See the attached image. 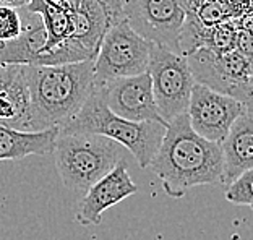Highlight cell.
Instances as JSON below:
<instances>
[{
    "label": "cell",
    "mask_w": 253,
    "mask_h": 240,
    "mask_svg": "<svg viewBox=\"0 0 253 240\" xmlns=\"http://www.w3.org/2000/svg\"><path fill=\"white\" fill-rule=\"evenodd\" d=\"M222 184L229 185L253 169V111L245 107L221 143Z\"/></svg>",
    "instance_id": "4fadbf2b"
},
{
    "label": "cell",
    "mask_w": 253,
    "mask_h": 240,
    "mask_svg": "<svg viewBox=\"0 0 253 240\" xmlns=\"http://www.w3.org/2000/svg\"><path fill=\"white\" fill-rule=\"evenodd\" d=\"M168 125L159 122H131L116 116L94 86L83 107L59 133H93L111 138L136 159L141 169L149 167L163 141Z\"/></svg>",
    "instance_id": "3957f363"
},
{
    "label": "cell",
    "mask_w": 253,
    "mask_h": 240,
    "mask_svg": "<svg viewBox=\"0 0 253 240\" xmlns=\"http://www.w3.org/2000/svg\"><path fill=\"white\" fill-rule=\"evenodd\" d=\"M26 8L41 15L45 31H47V42H45V47L42 50V55L38 64V65H41V60L45 54H49L50 50H54L57 45H60L65 39L72 36V31H73L72 13L55 8L52 5L45 3L44 0H31V2L26 5Z\"/></svg>",
    "instance_id": "9a60e30c"
},
{
    "label": "cell",
    "mask_w": 253,
    "mask_h": 240,
    "mask_svg": "<svg viewBox=\"0 0 253 240\" xmlns=\"http://www.w3.org/2000/svg\"><path fill=\"white\" fill-rule=\"evenodd\" d=\"M149 167L170 198H182L193 187L222 184L221 145L190 127L187 112L172 119Z\"/></svg>",
    "instance_id": "6da1fadb"
},
{
    "label": "cell",
    "mask_w": 253,
    "mask_h": 240,
    "mask_svg": "<svg viewBox=\"0 0 253 240\" xmlns=\"http://www.w3.org/2000/svg\"><path fill=\"white\" fill-rule=\"evenodd\" d=\"M188 8V0H122L124 20L131 30L177 54Z\"/></svg>",
    "instance_id": "ba28073f"
},
{
    "label": "cell",
    "mask_w": 253,
    "mask_h": 240,
    "mask_svg": "<svg viewBox=\"0 0 253 240\" xmlns=\"http://www.w3.org/2000/svg\"><path fill=\"white\" fill-rule=\"evenodd\" d=\"M125 148L111 138L93 133H57L54 161L62 184L75 193H84L125 161Z\"/></svg>",
    "instance_id": "277c9868"
},
{
    "label": "cell",
    "mask_w": 253,
    "mask_h": 240,
    "mask_svg": "<svg viewBox=\"0 0 253 240\" xmlns=\"http://www.w3.org/2000/svg\"><path fill=\"white\" fill-rule=\"evenodd\" d=\"M31 96V131L62 128L94 89V60L25 65Z\"/></svg>",
    "instance_id": "7a4b0ae2"
},
{
    "label": "cell",
    "mask_w": 253,
    "mask_h": 240,
    "mask_svg": "<svg viewBox=\"0 0 253 240\" xmlns=\"http://www.w3.org/2000/svg\"><path fill=\"white\" fill-rule=\"evenodd\" d=\"M245 107H249V109L253 111V86H252V91L249 94V99H247V102H245Z\"/></svg>",
    "instance_id": "603a6c76"
},
{
    "label": "cell",
    "mask_w": 253,
    "mask_h": 240,
    "mask_svg": "<svg viewBox=\"0 0 253 240\" xmlns=\"http://www.w3.org/2000/svg\"><path fill=\"white\" fill-rule=\"evenodd\" d=\"M0 125L31 131V96L21 64L0 62Z\"/></svg>",
    "instance_id": "7c38bea8"
},
{
    "label": "cell",
    "mask_w": 253,
    "mask_h": 240,
    "mask_svg": "<svg viewBox=\"0 0 253 240\" xmlns=\"http://www.w3.org/2000/svg\"><path fill=\"white\" fill-rule=\"evenodd\" d=\"M224 197L229 203L237 206L253 208V169L247 170L227 185Z\"/></svg>",
    "instance_id": "2e32d148"
},
{
    "label": "cell",
    "mask_w": 253,
    "mask_h": 240,
    "mask_svg": "<svg viewBox=\"0 0 253 240\" xmlns=\"http://www.w3.org/2000/svg\"><path fill=\"white\" fill-rule=\"evenodd\" d=\"M195 83L221 94L231 96L245 106L253 86V60L237 49L217 54L210 47H200L187 55Z\"/></svg>",
    "instance_id": "8992f818"
},
{
    "label": "cell",
    "mask_w": 253,
    "mask_h": 240,
    "mask_svg": "<svg viewBox=\"0 0 253 240\" xmlns=\"http://www.w3.org/2000/svg\"><path fill=\"white\" fill-rule=\"evenodd\" d=\"M235 36H237V25H235V20L222 21L219 25L211 28L210 42L206 47L212 49L217 54L229 52V50L235 49Z\"/></svg>",
    "instance_id": "e0dca14e"
},
{
    "label": "cell",
    "mask_w": 253,
    "mask_h": 240,
    "mask_svg": "<svg viewBox=\"0 0 253 240\" xmlns=\"http://www.w3.org/2000/svg\"><path fill=\"white\" fill-rule=\"evenodd\" d=\"M101 93L106 106L116 116L131 122H159L161 119L153 94V83L148 72L135 77H125L94 84Z\"/></svg>",
    "instance_id": "30bf717a"
},
{
    "label": "cell",
    "mask_w": 253,
    "mask_h": 240,
    "mask_svg": "<svg viewBox=\"0 0 253 240\" xmlns=\"http://www.w3.org/2000/svg\"><path fill=\"white\" fill-rule=\"evenodd\" d=\"M23 21L20 8L0 5V45L16 41L21 36Z\"/></svg>",
    "instance_id": "ac0fdd59"
},
{
    "label": "cell",
    "mask_w": 253,
    "mask_h": 240,
    "mask_svg": "<svg viewBox=\"0 0 253 240\" xmlns=\"http://www.w3.org/2000/svg\"><path fill=\"white\" fill-rule=\"evenodd\" d=\"M45 3L52 5V7L59 8V10H63V11H68V13H73V11H77L80 3H82V0H44Z\"/></svg>",
    "instance_id": "ffe728a7"
},
{
    "label": "cell",
    "mask_w": 253,
    "mask_h": 240,
    "mask_svg": "<svg viewBox=\"0 0 253 240\" xmlns=\"http://www.w3.org/2000/svg\"><path fill=\"white\" fill-rule=\"evenodd\" d=\"M244 109L245 106L242 102L231 96L195 83L187 107V116L195 133L221 145Z\"/></svg>",
    "instance_id": "9c48e42d"
},
{
    "label": "cell",
    "mask_w": 253,
    "mask_h": 240,
    "mask_svg": "<svg viewBox=\"0 0 253 240\" xmlns=\"http://www.w3.org/2000/svg\"><path fill=\"white\" fill-rule=\"evenodd\" d=\"M138 187L126 169V162L122 161L106 174L96 184L91 185L80 200L75 221L80 226H97L101 224L102 213L114 204L124 201L130 195H135Z\"/></svg>",
    "instance_id": "8fae6325"
},
{
    "label": "cell",
    "mask_w": 253,
    "mask_h": 240,
    "mask_svg": "<svg viewBox=\"0 0 253 240\" xmlns=\"http://www.w3.org/2000/svg\"><path fill=\"white\" fill-rule=\"evenodd\" d=\"M151 44L125 20L106 31L94 59V84L148 72Z\"/></svg>",
    "instance_id": "52a82bcc"
},
{
    "label": "cell",
    "mask_w": 253,
    "mask_h": 240,
    "mask_svg": "<svg viewBox=\"0 0 253 240\" xmlns=\"http://www.w3.org/2000/svg\"><path fill=\"white\" fill-rule=\"evenodd\" d=\"M148 75L153 83L158 112L166 123L187 112L195 80L185 55L153 42Z\"/></svg>",
    "instance_id": "5b68a950"
},
{
    "label": "cell",
    "mask_w": 253,
    "mask_h": 240,
    "mask_svg": "<svg viewBox=\"0 0 253 240\" xmlns=\"http://www.w3.org/2000/svg\"><path fill=\"white\" fill-rule=\"evenodd\" d=\"M31 0H0V5H8V7H13V8H21V7H26Z\"/></svg>",
    "instance_id": "7402d4cb"
},
{
    "label": "cell",
    "mask_w": 253,
    "mask_h": 240,
    "mask_svg": "<svg viewBox=\"0 0 253 240\" xmlns=\"http://www.w3.org/2000/svg\"><path fill=\"white\" fill-rule=\"evenodd\" d=\"M235 25H237L239 30H244L247 33L253 34V15H247V16H242L240 20H235Z\"/></svg>",
    "instance_id": "44dd1931"
},
{
    "label": "cell",
    "mask_w": 253,
    "mask_h": 240,
    "mask_svg": "<svg viewBox=\"0 0 253 240\" xmlns=\"http://www.w3.org/2000/svg\"><path fill=\"white\" fill-rule=\"evenodd\" d=\"M235 49L247 59L253 60V34L247 33L237 28V36H235Z\"/></svg>",
    "instance_id": "d6986e66"
},
{
    "label": "cell",
    "mask_w": 253,
    "mask_h": 240,
    "mask_svg": "<svg viewBox=\"0 0 253 240\" xmlns=\"http://www.w3.org/2000/svg\"><path fill=\"white\" fill-rule=\"evenodd\" d=\"M59 128L42 131H21L0 125V161H16L33 154H49L54 150V143Z\"/></svg>",
    "instance_id": "5bb4252c"
}]
</instances>
